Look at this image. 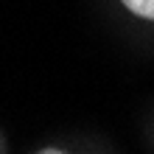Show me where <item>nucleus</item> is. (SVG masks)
I'll list each match as a JSON object with an SVG mask.
<instances>
[{
	"instance_id": "f257e3e1",
	"label": "nucleus",
	"mask_w": 154,
	"mask_h": 154,
	"mask_svg": "<svg viewBox=\"0 0 154 154\" xmlns=\"http://www.w3.org/2000/svg\"><path fill=\"white\" fill-rule=\"evenodd\" d=\"M123 6L129 8L132 14H137V17L154 20V0H123Z\"/></svg>"
},
{
	"instance_id": "f03ea898",
	"label": "nucleus",
	"mask_w": 154,
	"mask_h": 154,
	"mask_svg": "<svg viewBox=\"0 0 154 154\" xmlns=\"http://www.w3.org/2000/svg\"><path fill=\"white\" fill-rule=\"evenodd\" d=\"M39 154H62V151H56V149H45V151H39Z\"/></svg>"
}]
</instances>
